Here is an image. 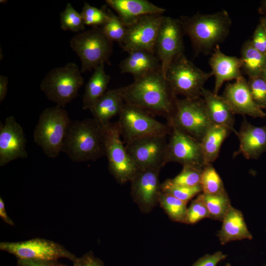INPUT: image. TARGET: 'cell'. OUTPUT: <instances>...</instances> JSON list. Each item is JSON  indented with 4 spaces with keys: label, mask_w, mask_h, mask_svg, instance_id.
<instances>
[{
    "label": "cell",
    "mask_w": 266,
    "mask_h": 266,
    "mask_svg": "<svg viewBox=\"0 0 266 266\" xmlns=\"http://www.w3.org/2000/svg\"><path fill=\"white\" fill-rule=\"evenodd\" d=\"M125 103L169 122L175 108V96L161 69L134 78L131 84L117 89Z\"/></svg>",
    "instance_id": "6da1fadb"
},
{
    "label": "cell",
    "mask_w": 266,
    "mask_h": 266,
    "mask_svg": "<svg viewBox=\"0 0 266 266\" xmlns=\"http://www.w3.org/2000/svg\"><path fill=\"white\" fill-rule=\"evenodd\" d=\"M179 20L196 55L213 51L228 36L232 25L231 17L225 10L212 14L183 16Z\"/></svg>",
    "instance_id": "7a4b0ae2"
},
{
    "label": "cell",
    "mask_w": 266,
    "mask_h": 266,
    "mask_svg": "<svg viewBox=\"0 0 266 266\" xmlns=\"http://www.w3.org/2000/svg\"><path fill=\"white\" fill-rule=\"evenodd\" d=\"M62 152L77 163L96 161L105 155L104 131L94 118L71 121Z\"/></svg>",
    "instance_id": "3957f363"
},
{
    "label": "cell",
    "mask_w": 266,
    "mask_h": 266,
    "mask_svg": "<svg viewBox=\"0 0 266 266\" xmlns=\"http://www.w3.org/2000/svg\"><path fill=\"white\" fill-rule=\"evenodd\" d=\"M71 121L67 112L57 105L47 108L41 113L33 132V139L47 157L56 158L62 152Z\"/></svg>",
    "instance_id": "277c9868"
},
{
    "label": "cell",
    "mask_w": 266,
    "mask_h": 266,
    "mask_svg": "<svg viewBox=\"0 0 266 266\" xmlns=\"http://www.w3.org/2000/svg\"><path fill=\"white\" fill-rule=\"evenodd\" d=\"M212 76L211 72L199 68L182 53L169 65L166 78L175 96L195 99L201 97L204 85Z\"/></svg>",
    "instance_id": "5b68a950"
},
{
    "label": "cell",
    "mask_w": 266,
    "mask_h": 266,
    "mask_svg": "<svg viewBox=\"0 0 266 266\" xmlns=\"http://www.w3.org/2000/svg\"><path fill=\"white\" fill-rule=\"evenodd\" d=\"M81 73L76 64L68 63L51 69L41 81L40 89L49 100L64 108L84 84Z\"/></svg>",
    "instance_id": "8992f818"
},
{
    "label": "cell",
    "mask_w": 266,
    "mask_h": 266,
    "mask_svg": "<svg viewBox=\"0 0 266 266\" xmlns=\"http://www.w3.org/2000/svg\"><path fill=\"white\" fill-rule=\"evenodd\" d=\"M70 45L81 61V73L94 70L101 64H110L113 42L100 28L93 27L77 33L70 39Z\"/></svg>",
    "instance_id": "52a82bcc"
},
{
    "label": "cell",
    "mask_w": 266,
    "mask_h": 266,
    "mask_svg": "<svg viewBox=\"0 0 266 266\" xmlns=\"http://www.w3.org/2000/svg\"><path fill=\"white\" fill-rule=\"evenodd\" d=\"M200 142L214 125L201 97L175 99V108L171 120L167 122Z\"/></svg>",
    "instance_id": "ba28073f"
},
{
    "label": "cell",
    "mask_w": 266,
    "mask_h": 266,
    "mask_svg": "<svg viewBox=\"0 0 266 266\" xmlns=\"http://www.w3.org/2000/svg\"><path fill=\"white\" fill-rule=\"evenodd\" d=\"M117 123L126 143L149 136H166L171 131L168 124H163L145 111L125 103Z\"/></svg>",
    "instance_id": "9c48e42d"
},
{
    "label": "cell",
    "mask_w": 266,
    "mask_h": 266,
    "mask_svg": "<svg viewBox=\"0 0 266 266\" xmlns=\"http://www.w3.org/2000/svg\"><path fill=\"white\" fill-rule=\"evenodd\" d=\"M103 127L105 156L110 172L120 183L131 181L139 169L129 155L121 139V134L117 122H110Z\"/></svg>",
    "instance_id": "30bf717a"
},
{
    "label": "cell",
    "mask_w": 266,
    "mask_h": 266,
    "mask_svg": "<svg viewBox=\"0 0 266 266\" xmlns=\"http://www.w3.org/2000/svg\"><path fill=\"white\" fill-rule=\"evenodd\" d=\"M0 249L13 255L17 259L58 261L63 258L73 263L77 258L59 243L41 238L19 242H1Z\"/></svg>",
    "instance_id": "8fae6325"
},
{
    "label": "cell",
    "mask_w": 266,
    "mask_h": 266,
    "mask_svg": "<svg viewBox=\"0 0 266 266\" xmlns=\"http://www.w3.org/2000/svg\"><path fill=\"white\" fill-rule=\"evenodd\" d=\"M164 17L161 14L146 15L126 25V35L120 44L123 49L128 53L145 50L155 54V44Z\"/></svg>",
    "instance_id": "7c38bea8"
},
{
    "label": "cell",
    "mask_w": 266,
    "mask_h": 266,
    "mask_svg": "<svg viewBox=\"0 0 266 266\" xmlns=\"http://www.w3.org/2000/svg\"><path fill=\"white\" fill-rule=\"evenodd\" d=\"M164 166L170 162L203 169L206 166L201 143L178 128L170 126Z\"/></svg>",
    "instance_id": "4fadbf2b"
},
{
    "label": "cell",
    "mask_w": 266,
    "mask_h": 266,
    "mask_svg": "<svg viewBox=\"0 0 266 266\" xmlns=\"http://www.w3.org/2000/svg\"><path fill=\"white\" fill-rule=\"evenodd\" d=\"M183 33L179 19L164 16L157 36L155 54L165 78L171 62L177 56L184 53Z\"/></svg>",
    "instance_id": "5bb4252c"
},
{
    "label": "cell",
    "mask_w": 266,
    "mask_h": 266,
    "mask_svg": "<svg viewBox=\"0 0 266 266\" xmlns=\"http://www.w3.org/2000/svg\"><path fill=\"white\" fill-rule=\"evenodd\" d=\"M162 167L140 169L130 181L132 197L143 213L150 212L159 203L161 192L159 176Z\"/></svg>",
    "instance_id": "9a60e30c"
},
{
    "label": "cell",
    "mask_w": 266,
    "mask_h": 266,
    "mask_svg": "<svg viewBox=\"0 0 266 266\" xmlns=\"http://www.w3.org/2000/svg\"><path fill=\"white\" fill-rule=\"evenodd\" d=\"M167 142L165 135H152L126 143V150L138 168L164 166Z\"/></svg>",
    "instance_id": "2e32d148"
},
{
    "label": "cell",
    "mask_w": 266,
    "mask_h": 266,
    "mask_svg": "<svg viewBox=\"0 0 266 266\" xmlns=\"http://www.w3.org/2000/svg\"><path fill=\"white\" fill-rule=\"evenodd\" d=\"M26 144L22 127L14 116L7 117L0 125V166L17 159L26 158Z\"/></svg>",
    "instance_id": "e0dca14e"
},
{
    "label": "cell",
    "mask_w": 266,
    "mask_h": 266,
    "mask_svg": "<svg viewBox=\"0 0 266 266\" xmlns=\"http://www.w3.org/2000/svg\"><path fill=\"white\" fill-rule=\"evenodd\" d=\"M234 114L248 115L254 118L266 117V113L254 101L247 81L243 77L227 84L222 96Z\"/></svg>",
    "instance_id": "ac0fdd59"
},
{
    "label": "cell",
    "mask_w": 266,
    "mask_h": 266,
    "mask_svg": "<svg viewBox=\"0 0 266 266\" xmlns=\"http://www.w3.org/2000/svg\"><path fill=\"white\" fill-rule=\"evenodd\" d=\"M236 135L239 144L234 157L241 154L246 159L256 160L266 151V125L256 126L244 119Z\"/></svg>",
    "instance_id": "d6986e66"
},
{
    "label": "cell",
    "mask_w": 266,
    "mask_h": 266,
    "mask_svg": "<svg viewBox=\"0 0 266 266\" xmlns=\"http://www.w3.org/2000/svg\"><path fill=\"white\" fill-rule=\"evenodd\" d=\"M211 72L215 78L213 92L218 94L225 82L237 80L243 76L239 58L225 54L219 45L214 49L209 60Z\"/></svg>",
    "instance_id": "ffe728a7"
},
{
    "label": "cell",
    "mask_w": 266,
    "mask_h": 266,
    "mask_svg": "<svg viewBox=\"0 0 266 266\" xmlns=\"http://www.w3.org/2000/svg\"><path fill=\"white\" fill-rule=\"evenodd\" d=\"M105 2L125 25L142 16L162 15L166 11L165 9L147 0H106Z\"/></svg>",
    "instance_id": "44dd1931"
},
{
    "label": "cell",
    "mask_w": 266,
    "mask_h": 266,
    "mask_svg": "<svg viewBox=\"0 0 266 266\" xmlns=\"http://www.w3.org/2000/svg\"><path fill=\"white\" fill-rule=\"evenodd\" d=\"M201 98L212 123L226 127L236 135L237 132L234 128V114L225 100L205 88L202 91Z\"/></svg>",
    "instance_id": "7402d4cb"
},
{
    "label": "cell",
    "mask_w": 266,
    "mask_h": 266,
    "mask_svg": "<svg viewBox=\"0 0 266 266\" xmlns=\"http://www.w3.org/2000/svg\"><path fill=\"white\" fill-rule=\"evenodd\" d=\"M122 73H129L134 78L161 69L160 62L155 54L145 50L129 53L119 65Z\"/></svg>",
    "instance_id": "603a6c76"
},
{
    "label": "cell",
    "mask_w": 266,
    "mask_h": 266,
    "mask_svg": "<svg viewBox=\"0 0 266 266\" xmlns=\"http://www.w3.org/2000/svg\"><path fill=\"white\" fill-rule=\"evenodd\" d=\"M218 237L222 244L234 240L252 239L242 212L231 206L224 219Z\"/></svg>",
    "instance_id": "cb8c5ba5"
},
{
    "label": "cell",
    "mask_w": 266,
    "mask_h": 266,
    "mask_svg": "<svg viewBox=\"0 0 266 266\" xmlns=\"http://www.w3.org/2000/svg\"><path fill=\"white\" fill-rule=\"evenodd\" d=\"M125 103L117 89L107 91L90 109L100 125L104 127L110 120L119 115Z\"/></svg>",
    "instance_id": "d4e9b609"
},
{
    "label": "cell",
    "mask_w": 266,
    "mask_h": 266,
    "mask_svg": "<svg viewBox=\"0 0 266 266\" xmlns=\"http://www.w3.org/2000/svg\"><path fill=\"white\" fill-rule=\"evenodd\" d=\"M110 76L101 64L94 70V72L86 84L83 96L82 108L90 109L96 101L107 91Z\"/></svg>",
    "instance_id": "484cf974"
},
{
    "label": "cell",
    "mask_w": 266,
    "mask_h": 266,
    "mask_svg": "<svg viewBox=\"0 0 266 266\" xmlns=\"http://www.w3.org/2000/svg\"><path fill=\"white\" fill-rule=\"evenodd\" d=\"M231 132L226 127L214 124L200 141L205 165L212 164L219 157L221 146Z\"/></svg>",
    "instance_id": "4316f807"
},
{
    "label": "cell",
    "mask_w": 266,
    "mask_h": 266,
    "mask_svg": "<svg viewBox=\"0 0 266 266\" xmlns=\"http://www.w3.org/2000/svg\"><path fill=\"white\" fill-rule=\"evenodd\" d=\"M239 59L241 70L249 78L261 75L266 65V54L256 49L250 39L243 44Z\"/></svg>",
    "instance_id": "83f0119b"
},
{
    "label": "cell",
    "mask_w": 266,
    "mask_h": 266,
    "mask_svg": "<svg viewBox=\"0 0 266 266\" xmlns=\"http://www.w3.org/2000/svg\"><path fill=\"white\" fill-rule=\"evenodd\" d=\"M158 202L172 221L186 224L187 202L162 192L159 195Z\"/></svg>",
    "instance_id": "f1b7e54d"
},
{
    "label": "cell",
    "mask_w": 266,
    "mask_h": 266,
    "mask_svg": "<svg viewBox=\"0 0 266 266\" xmlns=\"http://www.w3.org/2000/svg\"><path fill=\"white\" fill-rule=\"evenodd\" d=\"M209 213V218L222 221L231 206L227 193L217 195L201 193Z\"/></svg>",
    "instance_id": "f546056e"
},
{
    "label": "cell",
    "mask_w": 266,
    "mask_h": 266,
    "mask_svg": "<svg viewBox=\"0 0 266 266\" xmlns=\"http://www.w3.org/2000/svg\"><path fill=\"white\" fill-rule=\"evenodd\" d=\"M202 193L208 195H217L227 193L220 175L212 164L206 165L201 176Z\"/></svg>",
    "instance_id": "4dcf8cb0"
},
{
    "label": "cell",
    "mask_w": 266,
    "mask_h": 266,
    "mask_svg": "<svg viewBox=\"0 0 266 266\" xmlns=\"http://www.w3.org/2000/svg\"><path fill=\"white\" fill-rule=\"evenodd\" d=\"M161 191L188 202L193 197L201 193L202 188L200 185L194 187L177 185L168 179L161 184Z\"/></svg>",
    "instance_id": "1f68e13d"
},
{
    "label": "cell",
    "mask_w": 266,
    "mask_h": 266,
    "mask_svg": "<svg viewBox=\"0 0 266 266\" xmlns=\"http://www.w3.org/2000/svg\"><path fill=\"white\" fill-rule=\"evenodd\" d=\"M108 18L101 26V31L111 41H115L121 44L126 35V25L118 16L110 10H108Z\"/></svg>",
    "instance_id": "d6a6232c"
},
{
    "label": "cell",
    "mask_w": 266,
    "mask_h": 266,
    "mask_svg": "<svg viewBox=\"0 0 266 266\" xmlns=\"http://www.w3.org/2000/svg\"><path fill=\"white\" fill-rule=\"evenodd\" d=\"M61 28L64 31L80 33L84 31L85 25L80 14L67 3L65 9L60 14Z\"/></svg>",
    "instance_id": "836d02e7"
},
{
    "label": "cell",
    "mask_w": 266,
    "mask_h": 266,
    "mask_svg": "<svg viewBox=\"0 0 266 266\" xmlns=\"http://www.w3.org/2000/svg\"><path fill=\"white\" fill-rule=\"evenodd\" d=\"M80 14L85 25L98 27L102 26L109 17L108 10L99 9L85 2Z\"/></svg>",
    "instance_id": "e575fe53"
},
{
    "label": "cell",
    "mask_w": 266,
    "mask_h": 266,
    "mask_svg": "<svg viewBox=\"0 0 266 266\" xmlns=\"http://www.w3.org/2000/svg\"><path fill=\"white\" fill-rule=\"evenodd\" d=\"M203 169L190 166H184L181 172L170 181L176 184L194 187L200 185Z\"/></svg>",
    "instance_id": "d590c367"
},
{
    "label": "cell",
    "mask_w": 266,
    "mask_h": 266,
    "mask_svg": "<svg viewBox=\"0 0 266 266\" xmlns=\"http://www.w3.org/2000/svg\"><path fill=\"white\" fill-rule=\"evenodd\" d=\"M247 83L255 103L266 110V80L260 75L249 78Z\"/></svg>",
    "instance_id": "8d00e7d4"
},
{
    "label": "cell",
    "mask_w": 266,
    "mask_h": 266,
    "mask_svg": "<svg viewBox=\"0 0 266 266\" xmlns=\"http://www.w3.org/2000/svg\"><path fill=\"white\" fill-rule=\"evenodd\" d=\"M209 213L201 193L193 200L187 209L186 224H194L200 220L209 218Z\"/></svg>",
    "instance_id": "74e56055"
},
{
    "label": "cell",
    "mask_w": 266,
    "mask_h": 266,
    "mask_svg": "<svg viewBox=\"0 0 266 266\" xmlns=\"http://www.w3.org/2000/svg\"><path fill=\"white\" fill-rule=\"evenodd\" d=\"M250 41L256 49L266 54V32L260 23L256 28Z\"/></svg>",
    "instance_id": "f35d334b"
},
{
    "label": "cell",
    "mask_w": 266,
    "mask_h": 266,
    "mask_svg": "<svg viewBox=\"0 0 266 266\" xmlns=\"http://www.w3.org/2000/svg\"><path fill=\"white\" fill-rule=\"evenodd\" d=\"M227 257V255L221 251L213 254H207L200 258L193 266H216L217 264Z\"/></svg>",
    "instance_id": "ab89813d"
},
{
    "label": "cell",
    "mask_w": 266,
    "mask_h": 266,
    "mask_svg": "<svg viewBox=\"0 0 266 266\" xmlns=\"http://www.w3.org/2000/svg\"><path fill=\"white\" fill-rule=\"evenodd\" d=\"M74 266H105L103 262L89 251L80 257H77L73 262Z\"/></svg>",
    "instance_id": "60d3db41"
},
{
    "label": "cell",
    "mask_w": 266,
    "mask_h": 266,
    "mask_svg": "<svg viewBox=\"0 0 266 266\" xmlns=\"http://www.w3.org/2000/svg\"><path fill=\"white\" fill-rule=\"evenodd\" d=\"M17 266H66L58 261L34 259H17Z\"/></svg>",
    "instance_id": "b9f144b4"
},
{
    "label": "cell",
    "mask_w": 266,
    "mask_h": 266,
    "mask_svg": "<svg viewBox=\"0 0 266 266\" xmlns=\"http://www.w3.org/2000/svg\"><path fill=\"white\" fill-rule=\"evenodd\" d=\"M0 217L8 225L11 226H14V223L6 212L5 204L1 197L0 198Z\"/></svg>",
    "instance_id": "7bdbcfd3"
},
{
    "label": "cell",
    "mask_w": 266,
    "mask_h": 266,
    "mask_svg": "<svg viewBox=\"0 0 266 266\" xmlns=\"http://www.w3.org/2000/svg\"><path fill=\"white\" fill-rule=\"evenodd\" d=\"M8 79L4 75H0V102H1L6 97L7 92Z\"/></svg>",
    "instance_id": "ee69618b"
},
{
    "label": "cell",
    "mask_w": 266,
    "mask_h": 266,
    "mask_svg": "<svg viewBox=\"0 0 266 266\" xmlns=\"http://www.w3.org/2000/svg\"><path fill=\"white\" fill-rule=\"evenodd\" d=\"M259 13L266 15V0H264L261 1V5L259 8Z\"/></svg>",
    "instance_id": "f6af8a7d"
},
{
    "label": "cell",
    "mask_w": 266,
    "mask_h": 266,
    "mask_svg": "<svg viewBox=\"0 0 266 266\" xmlns=\"http://www.w3.org/2000/svg\"><path fill=\"white\" fill-rule=\"evenodd\" d=\"M259 23L262 25L266 32V15H264L263 16L261 17Z\"/></svg>",
    "instance_id": "bcb514c9"
},
{
    "label": "cell",
    "mask_w": 266,
    "mask_h": 266,
    "mask_svg": "<svg viewBox=\"0 0 266 266\" xmlns=\"http://www.w3.org/2000/svg\"><path fill=\"white\" fill-rule=\"evenodd\" d=\"M266 80V65L264 67L261 75Z\"/></svg>",
    "instance_id": "7dc6e473"
},
{
    "label": "cell",
    "mask_w": 266,
    "mask_h": 266,
    "mask_svg": "<svg viewBox=\"0 0 266 266\" xmlns=\"http://www.w3.org/2000/svg\"><path fill=\"white\" fill-rule=\"evenodd\" d=\"M225 266H231L230 264H227Z\"/></svg>",
    "instance_id": "c3c4849f"
}]
</instances>
